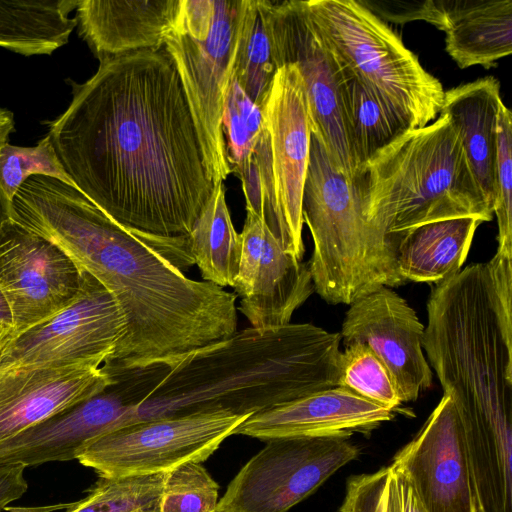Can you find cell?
I'll return each mask as SVG.
<instances>
[{
	"mask_svg": "<svg viewBox=\"0 0 512 512\" xmlns=\"http://www.w3.org/2000/svg\"><path fill=\"white\" fill-rule=\"evenodd\" d=\"M340 333L310 323L248 327L159 366L127 425L200 411L256 412L337 387Z\"/></svg>",
	"mask_w": 512,
	"mask_h": 512,
	"instance_id": "obj_3",
	"label": "cell"
},
{
	"mask_svg": "<svg viewBox=\"0 0 512 512\" xmlns=\"http://www.w3.org/2000/svg\"><path fill=\"white\" fill-rule=\"evenodd\" d=\"M10 219H12L11 201L0 187V228Z\"/></svg>",
	"mask_w": 512,
	"mask_h": 512,
	"instance_id": "obj_42",
	"label": "cell"
},
{
	"mask_svg": "<svg viewBox=\"0 0 512 512\" xmlns=\"http://www.w3.org/2000/svg\"><path fill=\"white\" fill-rule=\"evenodd\" d=\"M512 112L502 102L498 112L493 214L498 224L497 252L512 255Z\"/></svg>",
	"mask_w": 512,
	"mask_h": 512,
	"instance_id": "obj_33",
	"label": "cell"
},
{
	"mask_svg": "<svg viewBox=\"0 0 512 512\" xmlns=\"http://www.w3.org/2000/svg\"><path fill=\"white\" fill-rule=\"evenodd\" d=\"M264 129L262 110L232 77L222 116V132L231 173L236 174L246 165Z\"/></svg>",
	"mask_w": 512,
	"mask_h": 512,
	"instance_id": "obj_29",
	"label": "cell"
},
{
	"mask_svg": "<svg viewBox=\"0 0 512 512\" xmlns=\"http://www.w3.org/2000/svg\"><path fill=\"white\" fill-rule=\"evenodd\" d=\"M15 129L14 115L11 111L0 107V147L7 143Z\"/></svg>",
	"mask_w": 512,
	"mask_h": 512,
	"instance_id": "obj_41",
	"label": "cell"
},
{
	"mask_svg": "<svg viewBox=\"0 0 512 512\" xmlns=\"http://www.w3.org/2000/svg\"><path fill=\"white\" fill-rule=\"evenodd\" d=\"M277 69L295 64L309 103L311 132L323 142L333 164L351 179L355 169L339 98V72L315 29L304 1L258 0Z\"/></svg>",
	"mask_w": 512,
	"mask_h": 512,
	"instance_id": "obj_11",
	"label": "cell"
},
{
	"mask_svg": "<svg viewBox=\"0 0 512 512\" xmlns=\"http://www.w3.org/2000/svg\"><path fill=\"white\" fill-rule=\"evenodd\" d=\"M112 378L103 391L0 443V467L77 459L96 439L125 426L136 399L124 377Z\"/></svg>",
	"mask_w": 512,
	"mask_h": 512,
	"instance_id": "obj_17",
	"label": "cell"
},
{
	"mask_svg": "<svg viewBox=\"0 0 512 512\" xmlns=\"http://www.w3.org/2000/svg\"><path fill=\"white\" fill-rule=\"evenodd\" d=\"M182 0H78L79 33L99 61L164 46Z\"/></svg>",
	"mask_w": 512,
	"mask_h": 512,
	"instance_id": "obj_20",
	"label": "cell"
},
{
	"mask_svg": "<svg viewBox=\"0 0 512 512\" xmlns=\"http://www.w3.org/2000/svg\"><path fill=\"white\" fill-rule=\"evenodd\" d=\"M101 366H21L0 370V443L103 391Z\"/></svg>",
	"mask_w": 512,
	"mask_h": 512,
	"instance_id": "obj_18",
	"label": "cell"
},
{
	"mask_svg": "<svg viewBox=\"0 0 512 512\" xmlns=\"http://www.w3.org/2000/svg\"><path fill=\"white\" fill-rule=\"evenodd\" d=\"M358 455L346 436L269 439L230 481L217 512H288Z\"/></svg>",
	"mask_w": 512,
	"mask_h": 512,
	"instance_id": "obj_9",
	"label": "cell"
},
{
	"mask_svg": "<svg viewBox=\"0 0 512 512\" xmlns=\"http://www.w3.org/2000/svg\"><path fill=\"white\" fill-rule=\"evenodd\" d=\"M446 16L445 49L459 68L488 69L511 54V0H449Z\"/></svg>",
	"mask_w": 512,
	"mask_h": 512,
	"instance_id": "obj_22",
	"label": "cell"
},
{
	"mask_svg": "<svg viewBox=\"0 0 512 512\" xmlns=\"http://www.w3.org/2000/svg\"><path fill=\"white\" fill-rule=\"evenodd\" d=\"M367 9L384 21L404 24L414 20H424L445 30L447 24L448 0H359Z\"/></svg>",
	"mask_w": 512,
	"mask_h": 512,
	"instance_id": "obj_35",
	"label": "cell"
},
{
	"mask_svg": "<svg viewBox=\"0 0 512 512\" xmlns=\"http://www.w3.org/2000/svg\"><path fill=\"white\" fill-rule=\"evenodd\" d=\"M390 466L351 476L338 512H390Z\"/></svg>",
	"mask_w": 512,
	"mask_h": 512,
	"instance_id": "obj_34",
	"label": "cell"
},
{
	"mask_svg": "<svg viewBox=\"0 0 512 512\" xmlns=\"http://www.w3.org/2000/svg\"><path fill=\"white\" fill-rule=\"evenodd\" d=\"M125 334V318L113 296L83 271L80 290L66 307L14 336L1 349L0 370L21 366L100 367L112 357Z\"/></svg>",
	"mask_w": 512,
	"mask_h": 512,
	"instance_id": "obj_10",
	"label": "cell"
},
{
	"mask_svg": "<svg viewBox=\"0 0 512 512\" xmlns=\"http://www.w3.org/2000/svg\"><path fill=\"white\" fill-rule=\"evenodd\" d=\"M152 512H159V510L158 511H152Z\"/></svg>",
	"mask_w": 512,
	"mask_h": 512,
	"instance_id": "obj_43",
	"label": "cell"
},
{
	"mask_svg": "<svg viewBox=\"0 0 512 512\" xmlns=\"http://www.w3.org/2000/svg\"><path fill=\"white\" fill-rule=\"evenodd\" d=\"M219 485L198 462L165 473L159 512H217Z\"/></svg>",
	"mask_w": 512,
	"mask_h": 512,
	"instance_id": "obj_32",
	"label": "cell"
},
{
	"mask_svg": "<svg viewBox=\"0 0 512 512\" xmlns=\"http://www.w3.org/2000/svg\"><path fill=\"white\" fill-rule=\"evenodd\" d=\"M390 466V465H389ZM389 484L390 512H427L410 482L391 467Z\"/></svg>",
	"mask_w": 512,
	"mask_h": 512,
	"instance_id": "obj_37",
	"label": "cell"
},
{
	"mask_svg": "<svg viewBox=\"0 0 512 512\" xmlns=\"http://www.w3.org/2000/svg\"><path fill=\"white\" fill-rule=\"evenodd\" d=\"M502 102L499 81L487 76L444 91L439 112L447 115L457 130L476 181L492 209Z\"/></svg>",
	"mask_w": 512,
	"mask_h": 512,
	"instance_id": "obj_21",
	"label": "cell"
},
{
	"mask_svg": "<svg viewBox=\"0 0 512 512\" xmlns=\"http://www.w3.org/2000/svg\"><path fill=\"white\" fill-rule=\"evenodd\" d=\"M12 215L59 246L118 304L126 334L101 365L106 371L168 365L237 331L233 292L188 278L160 240L119 224L76 188L33 176L15 195Z\"/></svg>",
	"mask_w": 512,
	"mask_h": 512,
	"instance_id": "obj_2",
	"label": "cell"
},
{
	"mask_svg": "<svg viewBox=\"0 0 512 512\" xmlns=\"http://www.w3.org/2000/svg\"><path fill=\"white\" fill-rule=\"evenodd\" d=\"M302 218L313 240L314 290L325 302L350 305L381 286L406 282L397 267L399 234H385L369 220L356 181L337 169L313 132Z\"/></svg>",
	"mask_w": 512,
	"mask_h": 512,
	"instance_id": "obj_5",
	"label": "cell"
},
{
	"mask_svg": "<svg viewBox=\"0 0 512 512\" xmlns=\"http://www.w3.org/2000/svg\"><path fill=\"white\" fill-rule=\"evenodd\" d=\"M338 72L341 117L356 176L376 153L412 128L366 85Z\"/></svg>",
	"mask_w": 512,
	"mask_h": 512,
	"instance_id": "obj_24",
	"label": "cell"
},
{
	"mask_svg": "<svg viewBox=\"0 0 512 512\" xmlns=\"http://www.w3.org/2000/svg\"><path fill=\"white\" fill-rule=\"evenodd\" d=\"M246 0H182L164 47L173 59L214 184L230 172L222 132Z\"/></svg>",
	"mask_w": 512,
	"mask_h": 512,
	"instance_id": "obj_7",
	"label": "cell"
},
{
	"mask_svg": "<svg viewBox=\"0 0 512 512\" xmlns=\"http://www.w3.org/2000/svg\"><path fill=\"white\" fill-rule=\"evenodd\" d=\"M242 255L234 294L251 327L287 325L293 313L315 292L309 262L284 250L264 220L246 210L240 233Z\"/></svg>",
	"mask_w": 512,
	"mask_h": 512,
	"instance_id": "obj_15",
	"label": "cell"
},
{
	"mask_svg": "<svg viewBox=\"0 0 512 512\" xmlns=\"http://www.w3.org/2000/svg\"><path fill=\"white\" fill-rule=\"evenodd\" d=\"M83 271L55 243L10 219L0 228V287L15 336L66 307Z\"/></svg>",
	"mask_w": 512,
	"mask_h": 512,
	"instance_id": "obj_12",
	"label": "cell"
},
{
	"mask_svg": "<svg viewBox=\"0 0 512 512\" xmlns=\"http://www.w3.org/2000/svg\"><path fill=\"white\" fill-rule=\"evenodd\" d=\"M306 11L338 69L366 85L411 128L440 112L444 89L401 38L359 0L304 1Z\"/></svg>",
	"mask_w": 512,
	"mask_h": 512,
	"instance_id": "obj_6",
	"label": "cell"
},
{
	"mask_svg": "<svg viewBox=\"0 0 512 512\" xmlns=\"http://www.w3.org/2000/svg\"><path fill=\"white\" fill-rule=\"evenodd\" d=\"M14 336L15 327L12 311L0 287V351Z\"/></svg>",
	"mask_w": 512,
	"mask_h": 512,
	"instance_id": "obj_40",
	"label": "cell"
},
{
	"mask_svg": "<svg viewBox=\"0 0 512 512\" xmlns=\"http://www.w3.org/2000/svg\"><path fill=\"white\" fill-rule=\"evenodd\" d=\"M277 70L258 0H246L233 77L261 110Z\"/></svg>",
	"mask_w": 512,
	"mask_h": 512,
	"instance_id": "obj_27",
	"label": "cell"
},
{
	"mask_svg": "<svg viewBox=\"0 0 512 512\" xmlns=\"http://www.w3.org/2000/svg\"><path fill=\"white\" fill-rule=\"evenodd\" d=\"M165 473L122 478L99 476L87 495L66 512H152L159 510Z\"/></svg>",
	"mask_w": 512,
	"mask_h": 512,
	"instance_id": "obj_28",
	"label": "cell"
},
{
	"mask_svg": "<svg viewBox=\"0 0 512 512\" xmlns=\"http://www.w3.org/2000/svg\"><path fill=\"white\" fill-rule=\"evenodd\" d=\"M344 348L338 386L389 410H398L403 403L382 361L364 344Z\"/></svg>",
	"mask_w": 512,
	"mask_h": 512,
	"instance_id": "obj_30",
	"label": "cell"
},
{
	"mask_svg": "<svg viewBox=\"0 0 512 512\" xmlns=\"http://www.w3.org/2000/svg\"><path fill=\"white\" fill-rule=\"evenodd\" d=\"M71 86L47 135L76 189L131 230L187 237L216 185L165 47L103 59Z\"/></svg>",
	"mask_w": 512,
	"mask_h": 512,
	"instance_id": "obj_1",
	"label": "cell"
},
{
	"mask_svg": "<svg viewBox=\"0 0 512 512\" xmlns=\"http://www.w3.org/2000/svg\"><path fill=\"white\" fill-rule=\"evenodd\" d=\"M424 330L407 301L381 286L349 305L340 335L344 346L360 343L375 353L404 403L417 400L433 382L423 349Z\"/></svg>",
	"mask_w": 512,
	"mask_h": 512,
	"instance_id": "obj_14",
	"label": "cell"
},
{
	"mask_svg": "<svg viewBox=\"0 0 512 512\" xmlns=\"http://www.w3.org/2000/svg\"><path fill=\"white\" fill-rule=\"evenodd\" d=\"M394 418V411L343 387L321 390L256 412L234 434L261 440L368 433Z\"/></svg>",
	"mask_w": 512,
	"mask_h": 512,
	"instance_id": "obj_19",
	"label": "cell"
},
{
	"mask_svg": "<svg viewBox=\"0 0 512 512\" xmlns=\"http://www.w3.org/2000/svg\"><path fill=\"white\" fill-rule=\"evenodd\" d=\"M477 219L454 218L431 222L399 234L396 259L405 281L437 284L461 270L466 261Z\"/></svg>",
	"mask_w": 512,
	"mask_h": 512,
	"instance_id": "obj_23",
	"label": "cell"
},
{
	"mask_svg": "<svg viewBox=\"0 0 512 512\" xmlns=\"http://www.w3.org/2000/svg\"><path fill=\"white\" fill-rule=\"evenodd\" d=\"M502 319L512 327V255L497 252L486 263Z\"/></svg>",
	"mask_w": 512,
	"mask_h": 512,
	"instance_id": "obj_36",
	"label": "cell"
},
{
	"mask_svg": "<svg viewBox=\"0 0 512 512\" xmlns=\"http://www.w3.org/2000/svg\"><path fill=\"white\" fill-rule=\"evenodd\" d=\"M186 246L203 281L221 288L233 287L240 266L242 239L232 223L223 183L215 186L186 237Z\"/></svg>",
	"mask_w": 512,
	"mask_h": 512,
	"instance_id": "obj_26",
	"label": "cell"
},
{
	"mask_svg": "<svg viewBox=\"0 0 512 512\" xmlns=\"http://www.w3.org/2000/svg\"><path fill=\"white\" fill-rule=\"evenodd\" d=\"M32 176L50 177L76 188L48 135L35 146L22 147L7 142L0 147V187L11 202Z\"/></svg>",
	"mask_w": 512,
	"mask_h": 512,
	"instance_id": "obj_31",
	"label": "cell"
},
{
	"mask_svg": "<svg viewBox=\"0 0 512 512\" xmlns=\"http://www.w3.org/2000/svg\"><path fill=\"white\" fill-rule=\"evenodd\" d=\"M354 180L369 220L388 235L454 218L481 223L493 218L460 136L445 114L404 132Z\"/></svg>",
	"mask_w": 512,
	"mask_h": 512,
	"instance_id": "obj_4",
	"label": "cell"
},
{
	"mask_svg": "<svg viewBox=\"0 0 512 512\" xmlns=\"http://www.w3.org/2000/svg\"><path fill=\"white\" fill-rule=\"evenodd\" d=\"M390 467L406 477L427 512H477L462 428L449 395L443 394Z\"/></svg>",
	"mask_w": 512,
	"mask_h": 512,
	"instance_id": "obj_16",
	"label": "cell"
},
{
	"mask_svg": "<svg viewBox=\"0 0 512 512\" xmlns=\"http://www.w3.org/2000/svg\"><path fill=\"white\" fill-rule=\"evenodd\" d=\"M250 415L213 410L134 422L99 437L77 460L101 477L167 473L207 460Z\"/></svg>",
	"mask_w": 512,
	"mask_h": 512,
	"instance_id": "obj_8",
	"label": "cell"
},
{
	"mask_svg": "<svg viewBox=\"0 0 512 512\" xmlns=\"http://www.w3.org/2000/svg\"><path fill=\"white\" fill-rule=\"evenodd\" d=\"M262 112L270 139L285 250L302 260V195L309 163L311 119L305 84L295 64L277 70Z\"/></svg>",
	"mask_w": 512,
	"mask_h": 512,
	"instance_id": "obj_13",
	"label": "cell"
},
{
	"mask_svg": "<svg viewBox=\"0 0 512 512\" xmlns=\"http://www.w3.org/2000/svg\"><path fill=\"white\" fill-rule=\"evenodd\" d=\"M242 183L246 210L263 219V192L258 163L254 153L246 165L235 174Z\"/></svg>",
	"mask_w": 512,
	"mask_h": 512,
	"instance_id": "obj_38",
	"label": "cell"
},
{
	"mask_svg": "<svg viewBox=\"0 0 512 512\" xmlns=\"http://www.w3.org/2000/svg\"><path fill=\"white\" fill-rule=\"evenodd\" d=\"M25 469L23 464L0 467V512L26 493L28 483L24 476Z\"/></svg>",
	"mask_w": 512,
	"mask_h": 512,
	"instance_id": "obj_39",
	"label": "cell"
},
{
	"mask_svg": "<svg viewBox=\"0 0 512 512\" xmlns=\"http://www.w3.org/2000/svg\"><path fill=\"white\" fill-rule=\"evenodd\" d=\"M78 0H0V47L24 55H50L77 26Z\"/></svg>",
	"mask_w": 512,
	"mask_h": 512,
	"instance_id": "obj_25",
	"label": "cell"
}]
</instances>
